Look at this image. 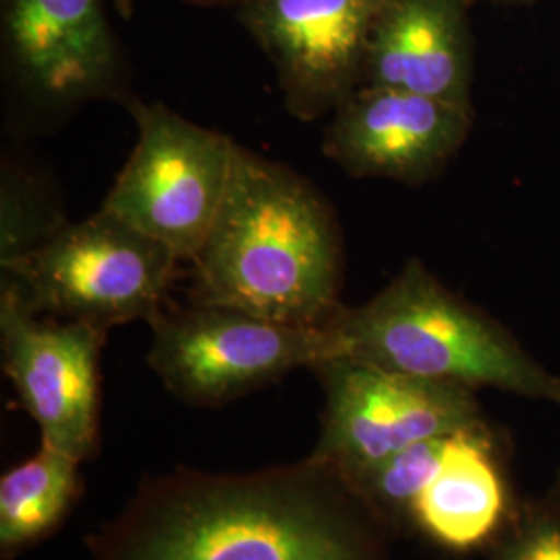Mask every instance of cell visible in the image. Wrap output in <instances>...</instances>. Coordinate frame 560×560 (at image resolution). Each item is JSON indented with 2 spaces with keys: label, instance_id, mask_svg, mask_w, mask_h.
I'll return each instance as SVG.
<instances>
[{
  "label": "cell",
  "instance_id": "6da1fadb",
  "mask_svg": "<svg viewBox=\"0 0 560 560\" xmlns=\"http://www.w3.org/2000/svg\"><path fill=\"white\" fill-rule=\"evenodd\" d=\"M382 523L335 465L307 455L148 478L85 544L92 560H384Z\"/></svg>",
  "mask_w": 560,
  "mask_h": 560
},
{
  "label": "cell",
  "instance_id": "5bb4252c",
  "mask_svg": "<svg viewBox=\"0 0 560 560\" xmlns=\"http://www.w3.org/2000/svg\"><path fill=\"white\" fill-rule=\"evenodd\" d=\"M80 460L40 444L0 478V557L13 560L55 534L81 492Z\"/></svg>",
  "mask_w": 560,
  "mask_h": 560
},
{
  "label": "cell",
  "instance_id": "8fae6325",
  "mask_svg": "<svg viewBox=\"0 0 560 560\" xmlns=\"http://www.w3.org/2000/svg\"><path fill=\"white\" fill-rule=\"evenodd\" d=\"M2 42L11 73L42 102L92 101L119 80L102 0H2Z\"/></svg>",
  "mask_w": 560,
  "mask_h": 560
},
{
  "label": "cell",
  "instance_id": "7a4b0ae2",
  "mask_svg": "<svg viewBox=\"0 0 560 560\" xmlns=\"http://www.w3.org/2000/svg\"><path fill=\"white\" fill-rule=\"evenodd\" d=\"M194 264L198 303L293 326H326L340 310L342 245L330 206L295 171L240 143Z\"/></svg>",
  "mask_w": 560,
  "mask_h": 560
},
{
  "label": "cell",
  "instance_id": "5b68a950",
  "mask_svg": "<svg viewBox=\"0 0 560 560\" xmlns=\"http://www.w3.org/2000/svg\"><path fill=\"white\" fill-rule=\"evenodd\" d=\"M150 328L148 365L173 397L194 407L229 405L293 370L342 355L328 324L293 326L198 301L162 310Z\"/></svg>",
  "mask_w": 560,
  "mask_h": 560
},
{
  "label": "cell",
  "instance_id": "9a60e30c",
  "mask_svg": "<svg viewBox=\"0 0 560 560\" xmlns=\"http://www.w3.org/2000/svg\"><path fill=\"white\" fill-rule=\"evenodd\" d=\"M451 436V434H448ZM446 436L416 442L381 463L345 476L382 521H409L411 509L441 467Z\"/></svg>",
  "mask_w": 560,
  "mask_h": 560
},
{
  "label": "cell",
  "instance_id": "8992f818",
  "mask_svg": "<svg viewBox=\"0 0 560 560\" xmlns=\"http://www.w3.org/2000/svg\"><path fill=\"white\" fill-rule=\"evenodd\" d=\"M127 108L138 141L102 208L194 261L226 196L237 143L161 102Z\"/></svg>",
  "mask_w": 560,
  "mask_h": 560
},
{
  "label": "cell",
  "instance_id": "9c48e42d",
  "mask_svg": "<svg viewBox=\"0 0 560 560\" xmlns=\"http://www.w3.org/2000/svg\"><path fill=\"white\" fill-rule=\"evenodd\" d=\"M384 0H245L241 21L279 78L293 117L314 120L358 90Z\"/></svg>",
  "mask_w": 560,
  "mask_h": 560
},
{
  "label": "cell",
  "instance_id": "7c38bea8",
  "mask_svg": "<svg viewBox=\"0 0 560 560\" xmlns=\"http://www.w3.org/2000/svg\"><path fill=\"white\" fill-rule=\"evenodd\" d=\"M467 0H384L361 85L393 88L469 108Z\"/></svg>",
  "mask_w": 560,
  "mask_h": 560
},
{
  "label": "cell",
  "instance_id": "d6986e66",
  "mask_svg": "<svg viewBox=\"0 0 560 560\" xmlns=\"http://www.w3.org/2000/svg\"><path fill=\"white\" fill-rule=\"evenodd\" d=\"M194 4L201 7H219V4H235V2H245V0H189Z\"/></svg>",
  "mask_w": 560,
  "mask_h": 560
},
{
  "label": "cell",
  "instance_id": "2e32d148",
  "mask_svg": "<svg viewBox=\"0 0 560 560\" xmlns=\"http://www.w3.org/2000/svg\"><path fill=\"white\" fill-rule=\"evenodd\" d=\"M0 214V266L34 252L67 224L46 203L40 189L15 171L2 175Z\"/></svg>",
  "mask_w": 560,
  "mask_h": 560
},
{
  "label": "cell",
  "instance_id": "277c9868",
  "mask_svg": "<svg viewBox=\"0 0 560 560\" xmlns=\"http://www.w3.org/2000/svg\"><path fill=\"white\" fill-rule=\"evenodd\" d=\"M179 256L133 224L101 208L65 224L55 237L2 264L11 287L34 314L83 322L102 330L154 320L175 279Z\"/></svg>",
  "mask_w": 560,
  "mask_h": 560
},
{
  "label": "cell",
  "instance_id": "30bf717a",
  "mask_svg": "<svg viewBox=\"0 0 560 560\" xmlns=\"http://www.w3.org/2000/svg\"><path fill=\"white\" fill-rule=\"evenodd\" d=\"M469 125L465 106L360 85L335 108L324 152L353 177L421 183L459 150Z\"/></svg>",
  "mask_w": 560,
  "mask_h": 560
},
{
  "label": "cell",
  "instance_id": "4fadbf2b",
  "mask_svg": "<svg viewBox=\"0 0 560 560\" xmlns=\"http://www.w3.org/2000/svg\"><path fill=\"white\" fill-rule=\"evenodd\" d=\"M504 501L492 439L480 423L446 436L441 467L413 502L411 523L444 548L469 550L499 527Z\"/></svg>",
  "mask_w": 560,
  "mask_h": 560
},
{
  "label": "cell",
  "instance_id": "ac0fdd59",
  "mask_svg": "<svg viewBox=\"0 0 560 560\" xmlns=\"http://www.w3.org/2000/svg\"><path fill=\"white\" fill-rule=\"evenodd\" d=\"M115 11L119 13L122 20H131L133 15V0H113Z\"/></svg>",
  "mask_w": 560,
  "mask_h": 560
},
{
  "label": "cell",
  "instance_id": "3957f363",
  "mask_svg": "<svg viewBox=\"0 0 560 560\" xmlns=\"http://www.w3.org/2000/svg\"><path fill=\"white\" fill-rule=\"evenodd\" d=\"M342 355L421 381L499 388L560 409V378L501 326L453 295L418 260L360 307L328 322Z\"/></svg>",
  "mask_w": 560,
  "mask_h": 560
},
{
  "label": "cell",
  "instance_id": "52a82bcc",
  "mask_svg": "<svg viewBox=\"0 0 560 560\" xmlns=\"http://www.w3.org/2000/svg\"><path fill=\"white\" fill-rule=\"evenodd\" d=\"M324 393L320 439L310 453L353 476L416 442L480 425L474 390L337 355L312 370Z\"/></svg>",
  "mask_w": 560,
  "mask_h": 560
},
{
  "label": "cell",
  "instance_id": "ba28073f",
  "mask_svg": "<svg viewBox=\"0 0 560 560\" xmlns=\"http://www.w3.org/2000/svg\"><path fill=\"white\" fill-rule=\"evenodd\" d=\"M106 330L83 322L40 320L20 295L0 289L2 370L40 444L90 459L101 432V351Z\"/></svg>",
  "mask_w": 560,
  "mask_h": 560
},
{
  "label": "cell",
  "instance_id": "e0dca14e",
  "mask_svg": "<svg viewBox=\"0 0 560 560\" xmlns=\"http://www.w3.org/2000/svg\"><path fill=\"white\" fill-rule=\"evenodd\" d=\"M497 560H560V527L540 520L521 527L502 544Z\"/></svg>",
  "mask_w": 560,
  "mask_h": 560
}]
</instances>
